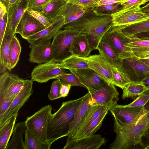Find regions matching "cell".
<instances>
[{"mask_svg":"<svg viewBox=\"0 0 149 149\" xmlns=\"http://www.w3.org/2000/svg\"><path fill=\"white\" fill-rule=\"evenodd\" d=\"M113 130L116 134L110 149H128L140 145L142 135L149 126V101L143 107L135 120L129 124L120 122L115 116Z\"/></svg>","mask_w":149,"mask_h":149,"instance_id":"obj_1","label":"cell"},{"mask_svg":"<svg viewBox=\"0 0 149 149\" xmlns=\"http://www.w3.org/2000/svg\"><path fill=\"white\" fill-rule=\"evenodd\" d=\"M84 97L63 102L57 111L51 114L47 130V139L51 144L67 136L75 113Z\"/></svg>","mask_w":149,"mask_h":149,"instance_id":"obj_2","label":"cell"},{"mask_svg":"<svg viewBox=\"0 0 149 149\" xmlns=\"http://www.w3.org/2000/svg\"><path fill=\"white\" fill-rule=\"evenodd\" d=\"M113 25L112 15H100L91 9L79 19L64 25L63 29H72L85 35L103 37Z\"/></svg>","mask_w":149,"mask_h":149,"instance_id":"obj_3","label":"cell"},{"mask_svg":"<svg viewBox=\"0 0 149 149\" xmlns=\"http://www.w3.org/2000/svg\"><path fill=\"white\" fill-rule=\"evenodd\" d=\"M52 110L51 105H46L27 117L25 121L26 128L36 138L43 143L50 144L47 139V130Z\"/></svg>","mask_w":149,"mask_h":149,"instance_id":"obj_4","label":"cell"},{"mask_svg":"<svg viewBox=\"0 0 149 149\" xmlns=\"http://www.w3.org/2000/svg\"><path fill=\"white\" fill-rule=\"evenodd\" d=\"M80 33L72 29L59 30L52 42V59L60 62L72 54L70 50L73 41Z\"/></svg>","mask_w":149,"mask_h":149,"instance_id":"obj_5","label":"cell"},{"mask_svg":"<svg viewBox=\"0 0 149 149\" xmlns=\"http://www.w3.org/2000/svg\"><path fill=\"white\" fill-rule=\"evenodd\" d=\"M102 40L108 44L118 57L122 61L134 56L132 50L125 45L128 42L129 39L120 26H112Z\"/></svg>","mask_w":149,"mask_h":149,"instance_id":"obj_6","label":"cell"},{"mask_svg":"<svg viewBox=\"0 0 149 149\" xmlns=\"http://www.w3.org/2000/svg\"><path fill=\"white\" fill-rule=\"evenodd\" d=\"M25 80L6 71L0 76V100L14 99L20 91Z\"/></svg>","mask_w":149,"mask_h":149,"instance_id":"obj_7","label":"cell"},{"mask_svg":"<svg viewBox=\"0 0 149 149\" xmlns=\"http://www.w3.org/2000/svg\"><path fill=\"white\" fill-rule=\"evenodd\" d=\"M59 62L54 60L43 63L39 64L33 70L31 73V80L38 83L47 82L53 79H57L65 72Z\"/></svg>","mask_w":149,"mask_h":149,"instance_id":"obj_8","label":"cell"},{"mask_svg":"<svg viewBox=\"0 0 149 149\" xmlns=\"http://www.w3.org/2000/svg\"><path fill=\"white\" fill-rule=\"evenodd\" d=\"M118 68L128 75L132 81L141 82L149 77V66L135 56L123 60L122 65Z\"/></svg>","mask_w":149,"mask_h":149,"instance_id":"obj_9","label":"cell"},{"mask_svg":"<svg viewBox=\"0 0 149 149\" xmlns=\"http://www.w3.org/2000/svg\"><path fill=\"white\" fill-rule=\"evenodd\" d=\"M140 6L134 5L123 8L112 15L113 26H125L149 18V17L142 11Z\"/></svg>","mask_w":149,"mask_h":149,"instance_id":"obj_10","label":"cell"},{"mask_svg":"<svg viewBox=\"0 0 149 149\" xmlns=\"http://www.w3.org/2000/svg\"><path fill=\"white\" fill-rule=\"evenodd\" d=\"M33 82L31 79L25 80L22 89L14 99L7 110L0 117V126L5 123L13 116L18 114L19 109L33 93Z\"/></svg>","mask_w":149,"mask_h":149,"instance_id":"obj_11","label":"cell"},{"mask_svg":"<svg viewBox=\"0 0 149 149\" xmlns=\"http://www.w3.org/2000/svg\"><path fill=\"white\" fill-rule=\"evenodd\" d=\"M70 70L77 77L90 93L104 88L108 83L90 68Z\"/></svg>","mask_w":149,"mask_h":149,"instance_id":"obj_12","label":"cell"},{"mask_svg":"<svg viewBox=\"0 0 149 149\" xmlns=\"http://www.w3.org/2000/svg\"><path fill=\"white\" fill-rule=\"evenodd\" d=\"M90 93L91 106H105L112 109L119 100V93L115 86L111 84L107 83L104 88Z\"/></svg>","mask_w":149,"mask_h":149,"instance_id":"obj_13","label":"cell"},{"mask_svg":"<svg viewBox=\"0 0 149 149\" xmlns=\"http://www.w3.org/2000/svg\"><path fill=\"white\" fill-rule=\"evenodd\" d=\"M28 0H20L15 4L6 6L7 22L5 34H15L17 26L23 15L28 8Z\"/></svg>","mask_w":149,"mask_h":149,"instance_id":"obj_14","label":"cell"},{"mask_svg":"<svg viewBox=\"0 0 149 149\" xmlns=\"http://www.w3.org/2000/svg\"><path fill=\"white\" fill-rule=\"evenodd\" d=\"M106 142L100 134L74 139L68 137L63 149H98Z\"/></svg>","mask_w":149,"mask_h":149,"instance_id":"obj_15","label":"cell"},{"mask_svg":"<svg viewBox=\"0 0 149 149\" xmlns=\"http://www.w3.org/2000/svg\"><path fill=\"white\" fill-rule=\"evenodd\" d=\"M84 58L89 68L94 70L107 83L113 85L112 65L99 54L91 55Z\"/></svg>","mask_w":149,"mask_h":149,"instance_id":"obj_16","label":"cell"},{"mask_svg":"<svg viewBox=\"0 0 149 149\" xmlns=\"http://www.w3.org/2000/svg\"><path fill=\"white\" fill-rule=\"evenodd\" d=\"M52 39L40 41L31 46L29 60L30 63L40 64L53 60L52 53Z\"/></svg>","mask_w":149,"mask_h":149,"instance_id":"obj_17","label":"cell"},{"mask_svg":"<svg viewBox=\"0 0 149 149\" xmlns=\"http://www.w3.org/2000/svg\"><path fill=\"white\" fill-rule=\"evenodd\" d=\"M45 28L26 11L17 26L15 34L19 33L23 38L26 40L29 36L42 30Z\"/></svg>","mask_w":149,"mask_h":149,"instance_id":"obj_18","label":"cell"},{"mask_svg":"<svg viewBox=\"0 0 149 149\" xmlns=\"http://www.w3.org/2000/svg\"><path fill=\"white\" fill-rule=\"evenodd\" d=\"M64 25L63 17L60 16L49 26L27 38L26 40L31 46L40 41L52 39Z\"/></svg>","mask_w":149,"mask_h":149,"instance_id":"obj_19","label":"cell"},{"mask_svg":"<svg viewBox=\"0 0 149 149\" xmlns=\"http://www.w3.org/2000/svg\"><path fill=\"white\" fill-rule=\"evenodd\" d=\"M111 108L102 105L91 106L86 115L72 138L79 139L90 125L102 113L107 111H110Z\"/></svg>","mask_w":149,"mask_h":149,"instance_id":"obj_20","label":"cell"},{"mask_svg":"<svg viewBox=\"0 0 149 149\" xmlns=\"http://www.w3.org/2000/svg\"><path fill=\"white\" fill-rule=\"evenodd\" d=\"M79 107L77 110L70 127L68 137H72L82 123L91 106L90 94L88 92L84 95Z\"/></svg>","mask_w":149,"mask_h":149,"instance_id":"obj_21","label":"cell"},{"mask_svg":"<svg viewBox=\"0 0 149 149\" xmlns=\"http://www.w3.org/2000/svg\"><path fill=\"white\" fill-rule=\"evenodd\" d=\"M143 107L130 108L117 104L110 111L112 116H115L121 122L129 124L135 120Z\"/></svg>","mask_w":149,"mask_h":149,"instance_id":"obj_22","label":"cell"},{"mask_svg":"<svg viewBox=\"0 0 149 149\" xmlns=\"http://www.w3.org/2000/svg\"><path fill=\"white\" fill-rule=\"evenodd\" d=\"M89 10L81 6L67 2L61 9L58 18L62 16L64 19V25H66L76 20Z\"/></svg>","mask_w":149,"mask_h":149,"instance_id":"obj_23","label":"cell"},{"mask_svg":"<svg viewBox=\"0 0 149 149\" xmlns=\"http://www.w3.org/2000/svg\"><path fill=\"white\" fill-rule=\"evenodd\" d=\"M92 50L86 35L80 33L72 43L70 52L72 55L86 58L88 56Z\"/></svg>","mask_w":149,"mask_h":149,"instance_id":"obj_24","label":"cell"},{"mask_svg":"<svg viewBox=\"0 0 149 149\" xmlns=\"http://www.w3.org/2000/svg\"><path fill=\"white\" fill-rule=\"evenodd\" d=\"M26 128L25 122L17 123L15 125L11 139L6 149H25L23 138Z\"/></svg>","mask_w":149,"mask_h":149,"instance_id":"obj_25","label":"cell"},{"mask_svg":"<svg viewBox=\"0 0 149 149\" xmlns=\"http://www.w3.org/2000/svg\"><path fill=\"white\" fill-rule=\"evenodd\" d=\"M99 55L112 66L120 67L122 66L123 61L116 55L110 45L101 40L98 47Z\"/></svg>","mask_w":149,"mask_h":149,"instance_id":"obj_26","label":"cell"},{"mask_svg":"<svg viewBox=\"0 0 149 149\" xmlns=\"http://www.w3.org/2000/svg\"><path fill=\"white\" fill-rule=\"evenodd\" d=\"M128 36L129 42L125 45L132 50L134 56L149 53V40L141 39L135 36Z\"/></svg>","mask_w":149,"mask_h":149,"instance_id":"obj_27","label":"cell"},{"mask_svg":"<svg viewBox=\"0 0 149 149\" xmlns=\"http://www.w3.org/2000/svg\"><path fill=\"white\" fill-rule=\"evenodd\" d=\"M18 114L12 116L0 126V149H6L9 141Z\"/></svg>","mask_w":149,"mask_h":149,"instance_id":"obj_28","label":"cell"},{"mask_svg":"<svg viewBox=\"0 0 149 149\" xmlns=\"http://www.w3.org/2000/svg\"><path fill=\"white\" fill-rule=\"evenodd\" d=\"M59 64L61 68L69 70L89 68L84 58L73 55L59 62Z\"/></svg>","mask_w":149,"mask_h":149,"instance_id":"obj_29","label":"cell"},{"mask_svg":"<svg viewBox=\"0 0 149 149\" xmlns=\"http://www.w3.org/2000/svg\"><path fill=\"white\" fill-rule=\"evenodd\" d=\"M13 35L5 34L0 45V64L5 66L8 70H9L11 44Z\"/></svg>","mask_w":149,"mask_h":149,"instance_id":"obj_30","label":"cell"},{"mask_svg":"<svg viewBox=\"0 0 149 149\" xmlns=\"http://www.w3.org/2000/svg\"><path fill=\"white\" fill-rule=\"evenodd\" d=\"M67 0H51L42 13L52 22L58 18V15Z\"/></svg>","mask_w":149,"mask_h":149,"instance_id":"obj_31","label":"cell"},{"mask_svg":"<svg viewBox=\"0 0 149 149\" xmlns=\"http://www.w3.org/2000/svg\"><path fill=\"white\" fill-rule=\"evenodd\" d=\"M122 98H133L138 97L147 90L146 88L141 82L131 81L123 89Z\"/></svg>","mask_w":149,"mask_h":149,"instance_id":"obj_32","label":"cell"},{"mask_svg":"<svg viewBox=\"0 0 149 149\" xmlns=\"http://www.w3.org/2000/svg\"><path fill=\"white\" fill-rule=\"evenodd\" d=\"M123 31L127 36L149 31V18L144 20L125 26H120Z\"/></svg>","mask_w":149,"mask_h":149,"instance_id":"obj_33","label":"cell"},{"mask_svg":"<svg viewBox=\"0 0 149 149\" xmlns=\"http://www.w3.org/2000/svg\"><path fill=\"white\" fill-rule=\"evenodd\" d=\"M24 136L25 149H49L51 147L49 143H43L37 139L27 128Z\"/></svg>","mask_w":149,"mask_h":149,"instance_id":"obj_34","label":"cell"},{"mask_svg":"<svg viewBox=\"0 0 149 149\" xmlns=\"http://www.w3.org/2000/svg\"><path fill=\"white\" fill-rule=\"evenodd\" d=\"M22 47L15 34L13 36L11 44L8 70L13 69L17 65L19 59Z\"/></svg>","mask_w":149,"mask_h":149,"instance_id":"obj_35","label":"cell"},{"mask_svg":"<svg viewBox=\"0 0 149 149\" xmlns=\"http://www.w3.org/2000/svg\"><path fill=\"white\" fill-rule=\"evenodd\" d=\"M123 8L120 2L97 6L91 10L100 15H112Z\"/></svg>","mask_w":149,"mask_h":149,"instance_id":"obj_36","label":"cell"},{"mask_svg":"<svg viewBox=\"0 0 149 149\" xmlns=\"http://www.w3.org/2000/svg\"><path fill=\"white\" fill-rule=\"evenodd\" d=\"M113 85L123 89L131 81L128 75L119 68L112 66Z\"/></svg>","mask_w":149,"mask_h":149,"instance_id":"obj_37","label":"cell"},{"mask_svg":"<svg viewBox=\"0 0 149 149\" xmlns=\"http://www.w3.org/2000/svg\"><path fill=\"white\" fill-rule=\"evenodd\" d=\"M108 111H107L103 112L94 120L84 131L79 138L94 134L101 127L103 121Z\"/></svg>","mask_w":149,"mask_h":149,"instance_id":"obj_38","label":"cell"},{"mask_svg":"<svg viewBox=\"0 0 149 149\" xmlns=\"http://www.w3.org/2000/svg\"><path fill=\"white\" fill-rule=\"evenodd\" d=\"M63 84H69L72 86H76L85 88V87L80 82L77 77L71 72L67 73L64 72L58 77Z\"/></svg>","mask_w":149,"mask_h":149,"instance_id":"obj_39","label":"cell"},{"mask_svg":"<svg viewBox=\"0 0 149 149\" xmlns=\"http://www.w3.org/2000/svg\"><path fill=\"white\" fill-rule=\"evenodd\" d=\"M149 101V89H148L138 96L133 102L125 106L130 108L142 107Z\"/></svg>","mask_w":149,"mask_h":149,"instance_id":"obj_40","label":"cell"},{"mask_svg":"<svg viewBox=\"0 0 149 149\" xmlns=\"http://www.w3.org/2000/svg\"><path fill=\"white\" fill-rule=\"evenodd\" d=\"M62 84L61 81L59 78L52 82L50 92L48 95L50 100H53L61 98L60 90Z\"/></svg>","mask_w":149,"mask_h":149,"instance_id":"obj_41","label":"cell"},{"mask_svg":"<svg viewBox=\"0 0 149 149\" xmlns=\"http://www.w3.org/2000/svg\"><path fill=\"white\" fill-rule=\"evenodd\" d=\"M51 0H28V8L42 12Z\"/></svg>","mask_w":149,"mask_h":149,"instance_id":"obj_42","label":"cell"},{"mask_svg":"<svg viewBox=\"0 0 149 149\" xmlns=\"http://www.w3.org/2000/svg\"><path fill=\"white\" fill-rule=\"evenodd\" d=\"M26 11L45 27L49 26L52 23L50 20L45 16L42 12L35 11L29 8L27 9Z\"/></svg>","mask_w":149,"mask_h":149,"instance_id":"obj_43","label":"cell"},{"mask_svg":"<svg viewBox=\"0 0 149 149\" xmlns=\"http://www.w3.org/2000/svg\"><path fill=\"white\" fill-rule=\"evenodd\" d=\"M68 2L79 5L90 10L97 6V4L92 0H67Z\"/></svg>","mask_w":149,"mask_h":149,"instance_id":"obj_44","label":"cell"},{"mask_svg":"<svg viewBox=\"0 0 149 149\" xmlns=\"http://www.w3.org/2000/svg\"><path fill=\"white\" fill-rule=\"evenodd\" d=\"M86 35L90 45L93 50L97 49L102 38L93 34H88Z\"/></svg>","mask_w":149,"mask_h":149,"instance_id":"obj_45","label":"cell"},{"mask_svg":"<svg viewBox=\"0 0 149 149\" xmlns=\"http://www.w3.org/2000/svg\"><path fill=\"white\" fill-rule=\"evenodd\" d=\"M148 1L149 0H124L120 3L123 8H125L134 5L140 6Z\"/></svg>","mask_w":149,"mask_h":149,"instance_id":"obj_46","label":"cell"},{"mask_svg":"<svg viewBox=\"0 0 149 149\" xmlns=\"http://www.w3.org/2000/svg\"><path fill=\"white\" fill-rule=\"evenodd\" d=\"M14 99H5L0 100V117L7 110Z\"/></svg>","mask_w":149,"mask_h":149,"instance_id":"obj_47","label":"cell"},{"mask_svg":"<svg viewBox=\"0 0 149 149\" xmlns=\"http://www.w3.org/2000/svg\"><path fill=\"white\" fill-rule=\"evenodd\" d=\"M140 145L144 149H149V126L141 136Z\"/></svg>","mask_w":149,"mask_h":149,"instance_id":"obj_48","label":"cell"},{"mask_svg":"<svg viewBox=\"0 0 149 149\" xmlns=\"http://www.w3.org/2000/svg\"><path fill=\"white\" fill-rule=\"evenodd\" d=\"M7 22V13L3 18L0 19V45L1 44L5 34Z\"/></svg>","mask_w":149,"mask_h":149,"instance_id":"obj_49","label":"cell"},{"mask_svg":"<svg viewBox=\"0 0 149 149\" xmlns=\"http://www.w3.org/2000/svg\"><path fill=\"white\" fill-rule=\"evenodd\" d=\"M71 86L70 84H64L62 83L60 90L61 98L65 97L68 95Z\"/></svg>","mask_w":149,"mask_h":149,"instance_id":"obj_50","label":"cell"},{"mask_svg":"<svg viewBox=\"0 0 149 149\" xmlns=\"http://www.w3.org/2000/svg\"><path fill=\"white\" fill-rule=\"evenodd\" d=\"M123 0H101L98 3L97 6L120 3Z\"/></svg>","mask_w":149,"mask_h":149,"instance_id":"obj_51","label":"cell"},{"mask_svg":"<svg viewBox=\"0 0 149 149\" xmlns=\"http://www.w3.org/2000/svg\"><path fill=\"white\" fill-rule=\"evenodd\" d=\"M0 19H2L7 13L6 8L4 4L0 1Z\"/></svg>","mask_w":149,"mask_h":149,"instance_id":"obj_52","label":"cell"},{"mask_svg":"<svg viewBox=\"0 0 149 149\" xmlns=\"http://www.w3.org/2000/svg\"><path fill=\"white\" fill-rule=\"evenodd\" d=\"M20 0H0L6 6H12L18 2Z\"/></svg>","mask_w":149,"mask_h":149,"instance_id":"obj_53","label":"cell"},{"mask_svg":"<svg viewBox=\"0 0 149 149\" xmlns=\"http://www.w3.org/2000/svg\"><path fill=\"white\" fill-rule=\"evenodd\" d=\"M134 36L141 39L149 40V31L138 34Z\"/></svg>","mask_w":149,"mask_h":149,"instance_id":"obj_54","label":"cell"},{"mask_svg":"<svg viewBox=\"0 0 149 149\" xmlns=\"http://www.w3.org/2000/svg\"><path fill=\"white\" fill-rule=\"evenodd\" d=\"M142 11L149 17V3H148L144 6L141 7Z\"/></svg>","mask_w":149,"mask_h":149,"instance_id":"obj_55","label":"cell"},{"mask_svg":"<svg viewBox=\"0 0 149 149\" xmlns=\"http://www.w3.org/2000/svg\"><path fill=\"white\" fill-rule=\"evenodd\" d=\"M141 82L144 85L147 89H149V77L143 79Z\"/></svg>","mask_w":149,"mask_h":149,"instance_id":"obj_56","label":"cell"},{"mask_svg":"<svg viewBox=\"0 0 149 149\" xmlns=\"http://www.w3.org/2000/svg\"><path fill=\"white\" fill-rule=\"evenodd\" d=\"M137 57L139 59L149 60V53L141 55Z\"/></svg>","mask_w":149,"mask_h":149,"instance_id":"obj_57","label":"cell"},{"mask_svg":"<svg viewBox=\"0 0 149 149\" xmlns=\"http://www.w3.org/2000/svg\"><path fill=\"white\" fill-rule=\"evenodd\" d=\"M139 59L142 62H143V63H145L146 65L149 66V60L144 59Z\"/></svg>","mask_w":149,"mask_h":149,"instance_id":"obj_58","label":"cell"},{"mask_svg":"<svg viewBox=\"0 0 149 149\" xmlns=\"http://www.w3.org/2000/svg\"><path fill=\"white\" fill-rule=\"evenodd\" d=\"M94 2L98 4V3L101 0H92Z\"/></svg>","mask_w":149,"mask_h":149,"instance_id":"obj_59","label":"cell"},{"mask_svg":"<svg viewBox=\"0 0 149 149\" xmlns=\"http://www.w3.org/2000/svg\"><path fill=\"white\" fill-rule=\"evenodd\" d=\"M148 3H149V2H148Z\"/></svg>","mask_w":149,"mask_h":149,"instance_id":"obj_60","label":"cell"}]
</instances>
